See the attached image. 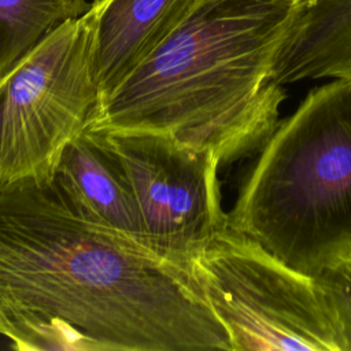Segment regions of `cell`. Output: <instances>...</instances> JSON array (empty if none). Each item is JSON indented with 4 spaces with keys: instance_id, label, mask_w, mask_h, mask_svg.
<instances>
[{
    "instance_id": "obj_1",
    "label": "cell",
    "mask_w": 351,
    "mask_h": 351,
    "mask_svg": "<svg viewBox=\"0 0 351 351\" xmlns=\"http://www.w3.org/2000/svg\"><path fill=\"white\" fill-rule=\"evenodd\" d=\"M0 336L29 351H232L192 269L86 219L55 181L0 192Z\"/></svg>"
},
{
    "instance_id": "obj_2",
    "label": "cell",
    "mask_w": 351,
    "mask_h": 351,
    "mask_svg": "<svg viewBox=\"0 0 351 351\" xmlns=\"http://www.w3.org/2000/svg\"><path fill=\"white\" fill-rule=\"evenodd\" d=\"M304 0H197L112 92L88 129L155 133L230 163L259 151L280 122L276 55Z\"/></svg>"
},
{
    "instance_id": "obj_3",
    "label": "cell",
    "mask_w": 351,
    "mask_h": 351,
    "mask_svg": "<svg viewBox=\"0 0 351 351\" xmlns=\"http://www.w3.org/2000/svg\"><path fill=\"white\" fill-rule=\"evenodd\" d=\"M228 229L317 276L351 245V81L311 89L259 149Z\"/></svg>"
},
{
    "instance_id": "obj_4",
    "label": "cell",
    "mask_w": 351,
    "mask_h": 351,
    "mask_svg": "<svg viewBox=\"0 0 351 351\" xmlns=\"http://www.w3.org/2000/svg\"><path fill=\"white\" fill-rule=\"evenodd\" d=\"M99 100L89 8L53 29L0 80V192L53 181Z\"/></svg>"
},
{
    "instance_id": "obj_5",
    "label": "cell",
    "mask_w": 351,
    "mask_h": 351,
    "mask_svg": "<svg viewBox=\"0 0 351 351\" xmlns=\"http://www.w3.org/2000/svg\"><path fill=\"white\" fill-rule=\"evenodd\" d=\"M192 273L232 351H343L315 277L255 240L226 228L193 259Z\"/></svg>"
},
{
    "instance_id": "obj_6",
    "label": "cell",
    "mask_w": 351,
    "mask_h": 351,
    "mask_svg": "<svg viewBox=\"0 0 351 351\" xmlns=\"http://www.w3.org/2000/svg\"><path fill=\"white\" fill-rule=\"evenodd\" d=\"M101 134L129 178L147 244L192 269L193 259L228 228L219 159L162 134Z\"/></svg>"
},
{
    "instance_id": "obj_7",
    "label": "cell",
    "mask_w": 351,
    "mask_h": 351,
    "mask_svg": "<svg viewBox=\"0 0 351 351\" xmlns=\"http://www.w3.org/2000/svg\"><path fill=\"white\" fill-rule=\"evenodd\" d=\"M197 0H95V70L100 100L185 19ZM99 100V101H100Z\"/></svg>"
},
{
    "instance_id": "obj_8",
    "label": "cell",
    "mask_w": 351,
    "mask_h": 351,
    "mask_svg": "<svg viewBox=\"0 0 351 351\" xmlns=\"http://www.w3.org/2000/svg\"><path fill=\"white\" fill-rule=\"evenodd\" d=\"M53 181L82 217L147 244L129 178L101 132L86 129L66 148Z\"/></svg>"
},
{
    "instance_id": "obj_9",
    "label": "cell",
    "mask_w": 351,
    "mask_h": 351,
    "mask_svg": "<svg viewBox=\"0 0 351 351\" xmlns=\"http://www.w3.org/2000/svg\"><path fill=\"white\" fill-rule=\"evenodd\" d=\"M315 78L351 81V0H304L276 55V84Z\"/></svg>"
},
{
    "instance_id": "obj_10",
    "label": "cell",
    "mask_w": 351,
    "mask_h": 351,
    "mask_svg": "<svg viewBox=\"0 0 351 351\" xmlns=\"http://www.w3.org/2000/svg\"><path fill=\"white\" fill-rule=\"evenodd\" d=\"M90 5L88 0H0V80L53 29Z\"/></svg>"
},
{
    "instance_id": "obj_11",
    "label": "cell",
    "mask_w": 351,
    "mask_h": 351,
    "mask_svg": "<svg viewBox=\"0 0 351 351\" xmlns=\"http://www.w3.org/2000/svg\"><path fill=\"white\" fill-rule=\"evenodd\" d=\"M314 277L340 329L343 351H351V245L337 254Z\"/></svg>"
},
{
    "instance_id": "obj_12",
    "label": "cell",
    "mask_w": 351,
    "mask_h": 351,
    "mask_svg": "<svg viewBox=\"0 0 351 351\" xmlns=\"http://www.w3.org/2000/svg\"><path fill=\"white\" fill-rule=\"evenodd\" d=\"M93 1H95V0H93Z\"/></svg>"
}]
</instances>
